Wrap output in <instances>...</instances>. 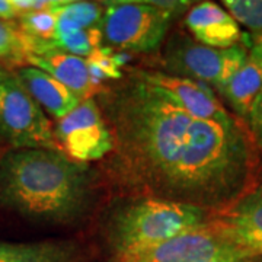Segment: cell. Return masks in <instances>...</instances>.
Returning <instances> with one entry per match:
<instances>
[{
	"label": "cell",
	"instance_id": "obj_11",
	"mask_svg": "<svg viewBox=\"0 0 262 262\" xmlns=\"http://www.w3.org/2000/svg\"><path fill=\"white\" fill-rule=\"evenodd\" d=\"M25 61L64 84L79 98L80 102L92 99L102 89V86L95 83L92 79L86 58L69 54L56 47L47 46L38 48L29 53Z\"/></svg>",
	"mask_w": 262,
	"mask_h": 262
},
{
	"label": "cell",
	"instance_id": "obj_14",
	"mask_svg": "<svg viewBox=\"0 0 262 262\" xmlns=\"http://www.w3.org/2000/svg\"><path fill=\"white\" fill-rule=\"evenodd\" d=\"M0 262H82V255L72 242L15 244L0 241Z\"/></svg>",
	"mask_w": 262,
	"mask_h": 262
},
{
	"label": "cell",
	"instance_id": "obj_7",
	"mask_svg": "<svg viewBox=\"0 0 262 262\" xmlns=\"http://www.w3.org/2000/svg\"><path fill=\"white\" fill-rule=\"evenodd\" d=\"M237 258L256 256L226 239L208 220L206 225L178 234L150 249L118 258L117 262H215Z\"/></svg>",
	"mask_w": 262,
	"mask_h": 262
},
{
	"label": "cell",
	"instance_id": "obj_10",
	"mask_svg": "<svg viewBox=\"0 0 262 262\" xmlns=\"http://www.w3.org/2000/svg\"><path fill=\"white\" fill-rule=\"evenodd\" d=\"M133 73L146 83L165 92L185 113L198 120L229 122L234 118L233 114L229 113L217 99L214 91L203 82L172 76L159 70H133Z\"/></svg>",
	"mask_w": 262,
	"mask_h": 262
},
{
	"label": "cell",
	"instance_id": "obj_6",
	"mask_svg": "<svg viewBox=\"0 0 262 262\" xmlns=\"http://www.w3.org/2000/svg\"><path fill=\"white\" fill-rule=\"evenodd\" d=\"M0 137L13 149L60 150L51 121L15 76L0 80Z\"/></svg>",
	"mask_w": 262,
	"mask_h": 262
},
{
	"label": "cell",
	"instance_id": "obj_20",
	"mask_svg": "<svg viewBox=\"0 0 262 262\" xmlns=\"http://www.w3.org/2000/svg\"><path fill=\"white\" fill-rule=\"evenodd\" d=\"M27 39L18 24L0 20V58L20 61L27 58Z\"/></svg>",
	"mask_w": 262,
	"mask_h": 262
},
{
	"label": "cell",
	"instance_id": "obj_26",
	"mask_svg": "<svg viewBox=\"0 0 262 262\" xmlns=\"http://www.w3.org/2000/svg\"><path fill=\"white\" fill-rule=\"evenodd\" d=\"M8 77V75L2 70V67H0V80H3V79H6Z\"/></svg>",
	"mask_w": 262,
	"mask_h": 262
},
{
	"label": "cell",
	"instance_id": "obj_27",
	"mask_svg": "<svg viewBox=\"0 0 262 262\" xmlns=\"http://www.w3.org/2000/svg\"><path fill=\"white\" fill-rule=\"evenodd\" d=\"M258 262H262V258H259V259H258Z\"/></svg>",
	"mask_w": 262,
	"mask_h": 262
},
{
	"label": "cell",
	"instance_id": "obj_1",
	"mask_svg": "<svg viewBox=\"0 0 262 262\" xmlns=\"http://www.w3.org/2000/svg\"><path fill=\"white\" fill-rule=\"evenodd\" d=\"M96 96L113 134L105 168L124 188L213 214L258 182L259 153L237 117L198 120L133 72Z\"/></svg>",
	"mask_w": 262,
	"mask_h": 262
},
{
	"label": "cell",
	"instance_id": "obj_3",
	"mask_svg": "<svg viewBox=\"0 0 262 262\" xmlns=\"http://www.w3.org/2000/svg\"><path fill=\"white\" fill-rule=\"evenodd\" d=\"M210 215L204 208L141 196L115 211L108 226V239L118 259L206 225Z\"/></svg>",
	"mask_w": 262,
	"mask_h": 262
},
{
	"label": "cell",
	"instance_id": "obj_8",
	"mask_svg": "<svg viewBox=\"0 0 262 262\" xmlns=\"http://www.w3.org/2000/svg\"><path fill=\"white\" fill-rule=\"evenodd\" d=\"M54 136L60 150L77 163L105 159L114 146L111 130L94 98L58 120Z\"/></svg>",
	"mask_w": 262,
	"mask_h": 262
},
{
	"label": "cell",
	"instance_id": "obj_5",
	"mask_svg": "<svg viewBox=\"0 0 262 262\" xmlns=\"http://www.w3.org/2000/svg\"><path fill=\"white\" fill-rule=\"evenodd\" d=\"M248 54L249 51L244 46L237 44L226 50H217L178 31L168 38L162 53V63L166 70L165 73L198 80L222 92L245 64Z\"/></svg>",
	"mask_w": 262,
	"mask_h": 262
},
{
	"label": "cell",
	"instance_id": "obj_18",
	"mask_svg": "<svg viewBox=\"0 0 262 262\" xmlns=\"http://www.w3.org/2000/svg\"><path fill=\"white\" fill-rule=\"evenodd\" d=\"M18 27L29 39L50 46L56 32L57 16L50 10L22 13L18 18Z\"/></svg>",
	"mask_w": 262,
	"mask_h": 262
},
{
	"label": "cell",
	"instance_id": "obj_19",
	"mask_svg": "<svg viewBox=\"0 0 262 262\" xmlns=\"http://www.w3.org/2000/svg\"><path fill=\"white\" fill-rule=\"evenodd\" d=\"M86 63L89 66V72L95 83L101 84V86L103 80L117 82L124 77L122 72L120 70V66L117 63L115 54L110 48H96L94 53L86 58Z\"/></svg>",
	"mask_w": 262,
	"mask_h": 262
},
{
	"label": "cell",
	"instance_id": "obj_2",
	"mask_svg": "<svg viewBox=\"0 0 262 262\" xmlns=\"http://www.w3.org/2000/svg\"><path fill=\"white\" fill-rule=\"evenodd\" d=\"M92 196L88 166L60 150L13 149L0 159V208L53 225L76 222Z\"/></svg>",
	"mask_w": 262,
	"mask_h": 262
},
{
	"label": "cell",
	"instance_id": "obj_21",
	"mask_svg": "<svg viewBox=\"0 0 262 262\" xmlns=\"http://www.w3.org/2000/svg\"><path fill=\"white\" fill-rule=\"evenodd\" d=\"M225 9L232 18L256 34L262 32V0H225Z\"/></svg>",
	"mask_w": 262,
	"mask_h": 262
},
{
	"label": "cell",
	"instance_id": "obj_4",
	"mask_svg": "<svg viewBox=\"0 0 262 262\" xmlns=\"http://www.w3.org/2000/svg\"><path fill=\"white\" fill-rule=\"evenodd\" d=\"M102 41L130 53H150L160 47L172 20L178 15L162 2H102Z\"/></svg>",
	"mask_w": 262,
	"mask_h": 262
},
{
	"label": "cell",
	"instance_id": "obj_12",
	"mask_svg": "<svg viewBox=\"0 0 262 262\" xmlns=\"http://www.w3.org/2000/svg\"><path fill=\"white\" fill-rule=\"evenodd\" d=\"M185 25L195 41L217 50L234 47L244 38L232 15L213 2H201L189 8Z\"/></svg>",
	"mask_w": 262,
	"mask_h": 262
},
{
	"label": "cell",
	"instance_id": "obj_9",
	"mask_svg": "<svg viewBox=\"0 0 262 262\" xmlns=\"http://www.w3.org/2000/svg\"><path fill=\"white\" fill-rule=\"evenodd\" d=\"M210 225L237 248L262 258V182L210 215Z\"/></svg>",
	"mask_w": 262,
	"mask_h": 262
},
{
	"label": "cell",
	"instance_id": "obj_17",
	"mask_svg": "<svg viewBox=\"0 0 262 262\" xmlns=\"http://www.w3.org/2000/svg\"><path fill=\"white\" fill-rule=\"evenodd\" d=\"M101 42H102L101 28L77 29L75 32L53 38L51 47H56L73 56L88 58L96 48L101 47Z\"/></svg>",
	"mask_w": 262,
	"mask_h": 262
},
{
	"label": "cell",
	"instance_id": "obj_23",
	"mask_svg": "<svg viewBox=\"0 0 262 262\" xmlns=\"http://www.w3.org/2000/svg\"><path fill=\"white\" fill-rule=\"evenodd\" d=\"M19 18V12L15 9L10 0H0V20H12Z\"/></svg>",
	"mask_w": 262,
	"mask_h": 262
},
{
	"label": "cell",
	"instance_id": "obj_15",
	"mask_svg": "<svg viewBox=\"0 0 262 262\" xmlns=\"http://www.w3.org/2000/svg\"><path fill=\"white\" fill-rule=\"evenodd\" d=\"M261 92V69L248 54V60L245 61V64L234 73L220 94L225 96L230 108L234 111V117L246 124L248 115Z\"/></svg>",
	"mask_w": 262,
	"mask_h": 262
},
{
	"label": "cell",
	"instance_id": "obj_22",
	"mask_svg": "<svg viewBox=\"0 0 262 262\" xmlns=\"http://www.w3.org/2000/svg\"><path fill=\"white\" fill-rule=\"evenodd\" d=\"M246 127L249 130V134L252 137L253 144H255V147L258 150V153L262 155V92L256 98L252 110H251V113L248 115Z\"/></svg>",
	"mask_w": 262,
	"mask_h": 262
},
{
	"label": "cell",
	"instance_id": "obj_24",
	"mask_svg": "<svg viewBox=\"0 0 262 262\" xmlns=\"http://www.w3.org/2000/svg\"><path fill=\"white\" fill-rule=\"evenodd\" d=\"M259 258H237V259H225V261L215 262H258Z\"/></svg>",
	"mask_w": 262,
	"mask_h": 262
},
{
	"label": "cell",
	"instance_id": "obj_25",
	"mask_svg": "<svg viewBox=\"0 0 262 262\" xmlns=\"http://www.w3.org/2000/svg\"><path fill=\"white\" fill-rule=\"evenodd\" d=\"M252 41H253V47H258L259 50H262V32L261 34H255L252 38Z\"/></svg>",
	"mask_w": 262,
	"mask_h": 262
},
{
	"label": "cell",
	"instance_id": "obj_16",
	"mask_svg": "<svg viewBox=\"0 0 262 262\" xmlns=\"http://www.w3.org/2000/svg\"><path fill=\"white\" fill-rule=\"evenodd\" d=\"M58 19H66L82 29L99 28L103 18V5L94 2H70L60 0L58 5L50 10Z\"/></svg>",
	"mask_w": 262,
	"mask_h": 262
},
{
	"label": "cell",
	"instance_id": "obj_13",
	"mask_svg": "<svg viewBox=\"0 0 262 262\" xmlns=\"http://www.w3.org/2000/svg\"><path fill=\"white\" fill-rule=\"evenodd\" d=\"M15 77L41 106V110L50 114L57 121L72 113L80 103L79 98L69 88L37 67H20Z\"/></svg>",
	"mask_w": 262,
	"mask_h": 262
}]
</instances>
